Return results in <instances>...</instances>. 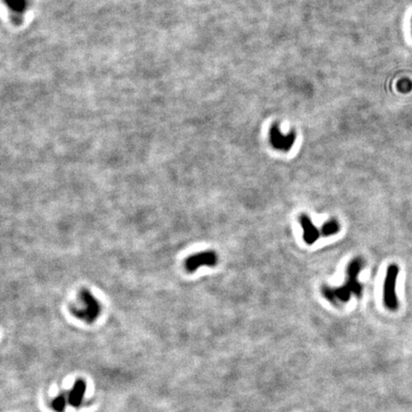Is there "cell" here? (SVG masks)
I'll use <instances>...</instances> for the list:
<instances>
[{"mask_svg":"<svg viewBox=\"0 0 412 412\" xmlns=\"http://www.w3.org/2000/svg\"><path fill=\"white\" fill-rule=\"evenodd\" d=\"M271 140L275 148L285 151L289 150L292 147L294 142L293 135H285L278 130H274L272 132Z\"/></svg>","mask_w":412,"mask_h":412,"instance_id":"cell-8","label":"cell"},{"mask_svg":"<svg viewBox=\"0 0 412 412\" xmlns=\"http://www.w3.org/2000/svg\"><path fill=\"white\" fill-rule=\"evenodd\" d=\"M363 267L362 259H354L349 263L348 267V278L344 286L338 288H331L329 286H323L322 292L325 299L334 304L340 302H347L350 300L352 295L361 297L363 292V286L358 281V275Z\"/></svg>","mask_w":412,"mask_h":412,"instance_id":"cell-1","label":"cell"},{"mask_svg":"<svg viewBox=\"0 0 412 412\" xmlns=\"http://www.w3.org/2000/svg\"><path fill=\"white\" fill-rule=\"evenodd\" d=\"M3 2L10 11L14 22L20 23L29 7V0H3Z\"/></svg>","mask_w":412,"mask_h":412,"instance_id":"cell-5","label":"cell"},{"mask_svg":"<svg viewBox=\"0 0 412 412\" xmlns=\"http://www.w3.org/2000/svg\"><path fill=\"white\" fill-rule=\"evenodd\" d=\"M66 397L63 394L58 395L56 397V399L52 402V407L56 410V412H63L66 406Z\"/></svg>","mask_w":412,"mask_h":412,"instance_id":"cell-10","label":"cell"},{"mask_svg":"<svg viewBox=\"0 0 412 412\" xmlns=\"http://www.w3.org/2000/svg\"><path fill=\"white\" fill-rule=\"evenodd\" d=\"M86 392V382L82 379H78L72 389L68 397V403L74 407H79L83 401V397Z\"/></svg>","mask_w":412,"mask_h":412,"instance_id":"cell-7","label":"cell"},{"mask_svg":"<svg viewBox=\"0 0 412 412\" xmlns=\"http://www.w3.org/2000/svg\"><path fill=\"white\" fill-rule=\"evenodd\" d=\"M80 306L72 308L73 314L88 324L95 322L100 313V304L98 301L88 289H83L80 292Z\"/></svg>","mask_w":412,"mask_h":412,"instance_id":"cell-2","label":"cell"},{"mask_svg":"<svg viewBox=\"0 0 412 412\" xmlns=\"http://www.w3.org/2000/svg\"><path fill=\"white\" fill-rule=\"evenodd\" d=\"M218 263V256L213 251H203L187 258L185 268L188 272H195L200 266H215Z\"/></svg>","mask_w":412,"mask_h":412,"instance_id":"cell-4","label":"cell"},{"mask_svg":"<svg viewBox=\"0 0 412 412\" xmlns=\"http://www.w3.org/2000/svg\"><path fill=\"white\" fill-rule=\"evenodd\" d=\"M340 231V224L336 220H330L325 222L322 228V234L325 237H329L337 234Z\"/></svg>","mask_w":412,"mask_h":412,"instance_id":"cell-9","label":"cell"},{"mask_svg":"<svg viewBox=\"0 0 412 412\" xmlns=\"http://www.w3.org/2000/svg\"><path fill=\"white\" fill-rule=\"evenodd\" d=\"M399 273V267L396 264L389 265L387 272V277L385 281V291H384V301L388 308L390 310H396L398 308V299H397L395 287L396 280Z\"/></svg>","mask_w":412,"mask_h":412,"instance_id":"cell-3","label":"cell"},{"mask_svg":"<svg viewBox=\"0 0 412 412\" xmlns=\"http://www.w3.org/2000/svg\"><path fill=\"white\" fill-rule=\"evenodd\" d=\"M300 222L303 230V239L307 245H313L321 236V232L312 223L307 215L300 216Z\"/></svg>","mask_w":412,"mask_h":412,"instance_id":"cell-6","label":"cell"}]
</instances>
